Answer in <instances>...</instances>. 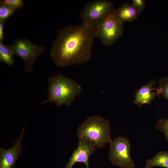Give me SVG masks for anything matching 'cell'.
I'll return each mask as SVG.
<instances>
[{"label": "cell", "mask_w": 168, "mask_h": 168, "mask_svg": "<svg viewBox=\"0 0 168 168\" xmlns=\"http://www.w3.org/2000/svg\"><path fill=\"white\" fill-rule=\"evenodd\" d=\"M115 9L112 3L106 0H97L89 2L80 14L83 23L94 27Z\"/></svg>", "instance_id": "cell-6"}, {"label": "cell", "mask_w": 168, "mask_h": 168, "mask_svg": "<svg viewBox=\"0 0 168 168\" xmlns=\"http://www.w3.org/2000/svg\"><path fill=\"white\" fill-rule=\"evenodd\" d=\"M5 21H0V42L3 43L4 37V27Z\"/></svg>", "instance_id": "cell-19"}, {"label": "cell", "mask_w": 168, "mask_h": 168, "mask_svg": "<svg viewBox=\"0 0 168 168\" xmlns=\"http://www.w3.org/2000/svg\"><path fill=\"white\" fill-rule=\"evenodd\" d=\"M78 140L77 147L69 158L65 168H72L77 162H82L86 168H90L89 158L97 150L96 147L92 142L85 138H79Z\"/></svg>", "instance_id": "cell-8"}, {"label": "cell", "mask_w": 168, "mask_h": 168, "mask_svg": "<svg viewBox=\"0 0 168 168\" xmlns=\"http://www.w3.org/2000/svg\"><path fill=\"white\" fill-rule=\"evenodd\" d=\"M47 90L48 97L41 104L54 102L57 106L60 107L70 106L82 92V88L74 80L59 73L49 77Z\"/></svg>", "instance_id": "cell-2"}, {"label": "cell", "mask_w": 168, "mask_h": 168, "mask_svg": "<svg viewBox=\"0 0 168 168\" xmlns=\"http://www.w3.org/2000/svg\"><path fill=\"white\" fill-rule=\"evenodd\" d=\"M155 83V80L151 81L139 89L135 93V99L133 103L139 107L144 104H150L157 95L156 92L153 91L156 89L152 87Z\"/></svg>", "instance_id": "cell-10"}, {"label": "cell", "mask_w": 168, "mask_h": 168, "mask_svg": "<svg viewBox=\"0 0 168 168\" xmlns=\"http://www.w3.org/2000/svg\"><path fill=\"white\" fill-rule=\"evenodd\" d=\"M0 5H5L16 10L23 6L24 2L22 0H3L0 1Z\"/></svg>", "instance_id": "cell-17"}, {"label": "cell", "mask_w": 168, "mask_h": 168, "mask_svg": "<svg viewBox=\"0 0 168 168\" xmlns=\"http://www.w3.org/2000/svg\"><path fill=\"white\" fill-rule=\"evenodd\" d=\"M159 85V87L156 89L157 96L161 95L165 99L168 100V77L161 79Z\"/></svg>", "instance_id": "cell-14"}, {"label": "cell", "mask_w": 168, "mask_h": 168, "mask_svg": "<svg viewBox=\"0 0 168 168\" xmlns=\"http://www.w3.org/2000/svg\"><path fill=\"white\" fill-rule=\"evenodd\" d=\"M114 14L121 22H130L136 19L139 13L131 4L125 3L115 9Z\"/></svg>", "instance_id": "cell-11"}, {"label": "cell", "mask_w": 168, "mask_h": 168, "mask_svg": "<svg viewBox=\"0 0 168 168\" xmlns=\"http://www.w3.org/2000/svg\"><path fill=\"white\" fill-rule=\"evenodd\" d=\"M77 136L78 138L88 139L96 148H102L112 140L110 123L99 115L89 117L78 127Z\"/></svg>", "instance_id": "cell-3"}, {"label": "cell", "mask_w": 168, "mask_h": 168, "mask_svg": "<svg viewBox=\"0 0 168 168\" xmlns=\"http://www.w3.org/2000/svg\"><path fill=\"white\" fill-rule=\"evenodd\" d=\"M145 2L144 0H132L131 4L140 14L145 8Z\"/></svg>", "instance_id": "cell-18"}, {"label": "cell", "mask_w": 168, "mask_h": 168, "mask_svg": "<svg viewBox=\"0 0 168 168\" xmlns=\"http://www.w3.org/2000/svg\"><path fill=\"white\" fill-rule=\"evenodd\" d=\"M96 37L94 27L83 23L67 26L58 31L51 48V57L61 67L85 63L91 58Z\"/></svg>", "instance_id": "cell-1"}, {"label": "cell", "mask_w": 168, "mask_h": 168, "mask_svg": "<svg viewBox=\"0 0 168 168\" xmlns=\"http://www.w3.org/2000/svg\"><path fill=\"white\" fill-rule=\"evenodd\" d=\"M156 166L168 168V151L159 152L153 158L147 160L144 168Z\"/></svg>", "instance_id": "cell-12"}, {"label": "cell", "mask_w": 168, "mask_h": 168, "mask_svg": "<svg viewBox=\"0 0 168 168\" xmlns=\"http://www.w3.org/2000/svg\"><path fill=\"white\" fill-rule=\"evenodd\" d=\"M9 47L14 55L20 57L24 61V71L32 74L35 60L45 50L43 46H38L28 39L20 38L15 40Z\"/></svg>", "instance_id": "cell-5"}, {"label": "cell", "mask_w": 168, "mask_h": 168, "mask_svg": "<svg viewBox=\"0 0 168 168\" xmlns=\"http://www.w3.org/2000/svg\"><path fill=\"white\" fill-rule=\"evenodd\" d=\"M156 128L163 133L168 142V118L165 119H159L156 124Z\"/></svg>", "instance_id": "cell-16"}, {"label": "cell", "mask_w": 168, "mask_h": 168, "mask_svg": "<svg viewBox=\"0 0 168 168\" xmlns=\"http://www.w3.org/2000/svg\"><path fill=\"white\" fill-rule=\"evenodd\" d=\"M109 158L112 164L122 168H133L135 164L130 155L129 140L118 136L110 142Z\"/></svg>", "instance_id": "cell-7"}, {"label": "cell", "mask_w": 168, "mask_h": 168, "mask_svg": "<svg viewBox=\"0 0 168 168\" xmlns=\"http://www.w3.org/2000/svg\"><path fill=\"white\" fill-rule=\"evenodd\" d=\"M12 51L9 46L0 42V61L2 62L8 66H12L14 63Z\"/></svg>", "instance_id": "cell-13"}, {"label": "cell", "mask_w": 168, "mask_h": 168, "mask_svg": "<svg viewBox=\"0 0 168 168\" xmlns=\"http://www.w3.org/2000/svg\"><path fill=\"white\" fill-rule=\"evenodd\" d=\"M24 132L23 128L20 137L13 142L12 147L7 149L0 148V168H13L21 154V142Z\"/></svg>", "instance_id": "cell-9"}, {"label": "cell", "mask_w": 168, "mask_h": 168, "mask_svg": "<svg viewBox=\"0 0 168 168\" xmlns=\"http://www.w3.org/2000/svg\"><path fill=\"white\" fill-rule=\"evenodd\" d=\"M114 11L94 27L96 37L106 46L113 44L121 37L124 32L123 23L117 18Z\"/></svg>", "instance_id": "cell-4"}, {"label": "cell", "mask_w": 168, "mask_h": 168, "mask_svg": "<svg viewBox=\"0 0 168 168\" xmlns=\"http://www.w3.org/2000/svg\"><path fill=\"white\" fill-rule=\"evenodd\" d=\"M16 11L7 6L1 5L0 6V21H5Z\"/></svg>", "instance_id": "cell-15"}]
</instances>
